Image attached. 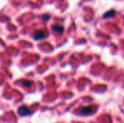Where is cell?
Returning a JSON list of instances; mask_svg holds the SVG:
<instances>
[{
	"mask_svg": "<svg viewBox=\"0 0 124 123\" xmlns=\"http://www.w3.org/2000/svg\"><path fill=\"white\" fill-rule=\"evenodd\" d=\"M53 30L57 33H62V31H63V27L61 26V25H54Z\"/></svg>",
	"mask_w": 124,
	"mask_h": 123,
	"instance_id": "5b68a950",
	"label": "cell"
},
{
	"mask_svg": "<svg viewBox=\"0 0 124 123\" xmlns=\"http://www.w3.org/2000/svg\"><path fill=\"white\" fill-rule=\"evenodd\" d=\"M95 111H96V108L95 106H93V105H87V106H85L80 109L79 114L82 116H87L93 115Z\"/></svg>",
	"mask_w": 124,
	"mask_h": 123,
	"instance_id": "6da1fadb",
	"label": "cell"
},
{
	"mask_svg": "<svg viewBox=\"0 0 124 123\" xmlns=\"http://www.w3.org/2000/svg\"><path fill=\"white\" fill-rule=\"evenodd\" d=\"M48 36V32L46 30H39L35 34L34 39L36 41H40V40H43Z\"/></svg>",
	"mask_w": 124,
	"mask_h": 123,
	"instance_id": "7a4b0ae2",
	"label": "cell"
},
{
	"mask_svg": "<svg viewBox=\"0 0 124 123\" xmlns=\"http://www.w3.org/2000/svg\"><path fill=\"white\" fill-rule=\"evenodd\" d=\"M115 14H116V11H115L114 9H111V10H109V11L106 12V14H103V18H104V19L111 18V17L115 16Z\"/></svg>",
	"mask_w": 124,
	"mask_h": 123,
	"instance_id": "277c9868",
	"label": "cell"
},
{
	"mask_svg": "<svg viewBox=\"0 0 124 123\" xmlns=\"http://www.w3.org/2000/svg\"><path fill=\"white\" fill-rule=\"evenodd\" d=\"M22 84L25 86H31V82H28V81H22Z\"/></svg>",
	"mask_w": 124,
	"mask_h": 123,
	"instance_id": "8992f818",
	"label": "cell"
},
{
	"mask_svg": "<svg viewBox=\"0 0 124 123\" xmlns=\"http://www.w3.org/2000/svg\"><path fill=\"white\" fill-rule=\"evenodd\" d=\"M18 113L21 116H25L30 115L31 112H30V110L26 106H20L18 110Z\"/></svg>",
	"mask_w": 124,
	"mask_h": 123,
	"instance_id": "3957f363",
	"label": "cell"
}]
</instances>
